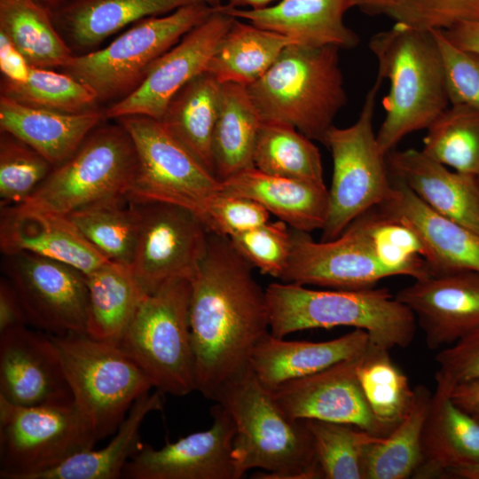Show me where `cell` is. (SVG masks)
Wrapping results in <instances>:
<instances>
[{"label": "cell", "mask_w": 479, "mask_h": 479, "mask_svg": "<svg viewBox=\"0 0 479 479\" xmlns=\"http://www.w3.org/2000/svg\"><path fill=\"white\" fill-rule=\"evenodd\" d=\"M230 239L210 232L191 279L190 326L196 391L214 400L249 367L251 353L270 333L265 289Z\"/></svg>", "instance_id": "1"}, {"label": "cell", "mask_w": 479, "mask_h": 479, "mask_svg": "<svg viewBox=\"0 0 479 479\" xmlns=\"http://www.w3.org/2000/svg\"><path fill=\"white\" fill-rule=\"evenodd\" d=\"M213 401L235 425L232 457L237 479L253 468L263 470L252 475L257 479L323 478L306 421L287 418L250 367L223 386Z\"/></svg>", "instance_id": "2"}, {"label": "cell", "mask_w": 479, "mask_h": 479, "mask_svg": "<svg viewBox=\"0 0 479 479\" xmlns=\"http://www.w3.org/2000/svg\"><path fill=\"white\" fill-rule=\"evenodd\" d=\"M368 47L378 76L389 83L385 118L376 134L387 155L408 134L427 129L450 105L444 63L434 32L395 24L373 35Z\"/></svg>", "instance_id": "3"}, {"label": "cell", "mask_w": 479, "mask_h": 479, "mask_svg": "<svg viewBox=\"0 0 479 479\" xmlns=\"http://www.w3.org/2000/svg\"><path fill=\"white\" fill-rule=\"evenodd\" d=\"M270 334L277 338L302 330L351 326L387 349L412 342L416 319L387 288L318 290L274 282L265 288Z\"/></svg>", "instance_id": "4"}, {"label": "cell", "mask_w": 479, "mask_h": 479, "mask_svg": "<svg viewBox=\"0 0 479 479\" xmlns=\"http://www.w3.org/2000/svg\"><path fill=\"white\" fill-rule=\"evenodd\" d=\"M339 48L286 47L268 71L247 87L263 121L294 127L325 145L347 104Z\"/></svg>", "instance_id": "5"}, {"label": "cell", "mask_w": 479, "mask_h": 479, "mask_svg": "<svg viewBox=\"0 0 479 479\" xmlns=\"http://www.w3.org/2000/svg\"><path fill=\"white\" fill-rule=\"evenodd\" d=\"M190 299L191 280L185 279L144 294L117 345L162 394L196 391Z\"/></svg>", "instance_id": "6"}, {"label": "cell", "mask_w": 479, "mask_h": 479, "mask_svg": "<svg viewBox=\"0 0 479 479\" xmlns=\"http://www.w3.org/2000/svg\"><path fill=\"white\" fill-rule=\"evenodd\" d=\"M51 337L74 404L95 441L116 432L133 404L153 388L148 378L116 345L86 334Z\"/></svg>", "instance_id": "7"}, {"label": "cell", "mask_w": 479, "mask_h": 479, "mask_svg": "<svg viewBox=\"0 0 479 479\" xmlns=\"http://www.w3.org/2000/svg\"><path fill=\"white\" fill-rule=\"evenodd\" d=\"M214 9L200 2L165 16L143 19L106 47L75 55L62 70L87 85L99 103L119 101L134 91L157 59Z\"/></svg>", "instance_id": "8"}, {"label": "cell", "mask_w": 479, "mask_h": 479, "mask_svg": "<svg viewBox=\"0 0 479 479\" xmlns=\"http://www.w3.org/2000/svg\"><path fill=\"white\" fill-rule=\"evenodd\" d=\"M137 168L134 144L124 127L118 122L99 124L20 206L67 216L102 200L128 196Z\"/></svg>", "instance_id": "9"}, {"label": "cell", "mask_w": 479, "mask_h": 479, "mask_svg": "<svg viewBox=\"0 0 479 479\" xmlns=\"http://www.w3.org/2000/svg\"><path fill=\"white\" fill-rule=\"evenodd\" d=\"M381 82L377 77L353 124L346 128L334 125L326 135L325 145L331 152L333 175L328 216L320 240L337 238L356 218L384 202L391 191L386 155L380 150L373 129Z\"/></svg>", "instance_id": "10"}, {"label": "cell", "mask_w": 479, "mask_h": 479, "mask_svg": "<svg viewBox=\"0 0 479 479\" xmlns=\"http://www.w3.org/2000/svg\"><path fill=\"white\" fill-rule=\"evenodd\" d=\"M116 122L130 134L137 154V174L128 197L177 205L192 211L203 222L208 200L222 190L221 181L160 120L129 115Z\"/></svg>", "instance_id": "11"}, {"label": "cell", "mask_w": 479, "mask_h": 479, "mask_svg": "<svg viewBox=\"0 0 479 479\" xmlns=\"http://www.w3.org/2000/svg\"><path fill=\"white\" fill-rule=\"evenodd\" d=\"M96 443L74 404L20 406L0 397L1 479H36Z\"/></svg>", "instance_id": "12"}, {"label": "cell", "mask_w": 479, "mask_h": 479, "mask_svg": "<svg viewBox=\"0 0 479 479\" xmlns=\"http://www.w3.org/2000/svg\"><path fill=\"white\" fill-rule=\"evenodd\" d=\"M132 200L138 232L130 268L142 293L151 294L174 279L191 280L208 248L210 232L205 224L177 205Z\"/></svg>", "instance_id": "13"}, {"label": "cell", "mask_w": 479, "mask_h": 479, "mask_svg": "<svg viewBox=\"0 0 479 479\" xmlns=\"http://www.w3.org/2000/svg\"><path fill=\"white\" fill-rule=\"evenodd\" d=\"M291 232V254L280 279L283 282L364 289L395 276L379 255L368 211L334 240L316 241L309 232L292 228Z\"/></svg>", "instance_id": "14"}, {"label": "cell", "mask_w": 479, "mask_h": 479, "mask_svg": "<svg viewBox=\"0 0 479 479\" xmlns=\"http://www.w3.org/2000/svg\"><path fill=\"white\" fill-rule=\"evenodd\" d=\"M3 276L16 291L28 326L54 336L86 334V275L31 253L4 255Z\"/></svg>", "instance_id": "15"}, {"label": "cell", "mask_w": 479, "mask_h": 479, "mask_svg": "<svg viewBox=\"0 0 479 479\" xmlns=\"http://www.w3.org/2000/svg\"><path fill=\"white\" fill-rule=\"evenodd\" d=\"M222 5L160 57L140 85L104 112L106 119L145 115L160 120L172 98L207 70L222 36L234 20Z\"/></svg>", "instance_id": "16"}, {"label": "cell", "mask_w": 479, "mask_h": 479, "mask_svg": "<svg viewBox=\"0 0 479 479\" xmlns=\"http://www.w3.org/2000/svg\"><path fill=\"white\" fill-rule=\"evenodd\" d=\"M363 353L271 389L276 404L292 420L348 424L376 436H387L394 428L374 416L357 378Z\"/></svg>", "instance_id": "17"}, {"label": "cell", "mask_w": 479, "mask_h": 479, "mask_svg": "<svg viewBox=\"0 0 479 479\" xmlns=\"http://www.w3.org/2000/svg\"><path fill=\"white\" fill-rule=\"evenodd\" d=\"M207 430L192 433L160 449L143 444L124 466L126 479H237L232 457L235 425L216 403Z\"/></svg>", "instance_id": "18"}, {"label": "cell", "mask_w": 479, "mask_h": 479, "mask_svg": "<svg viewBox=\"0 0 479 479\" xmlns=\"http://www.w3.org/2000/svg\"><path fill=\"white\" fill-rule=\"evenodd\" d=\"M0 397L20 406L74 404L50 334L27 326L0 334Z\"/></svg>", "instance_id": "19"}, {"label": "cell", "mask_w": 479, "mask_h": 479, "mask_svg": "<svg viewBox=\"0 0 479 479\" xmlns=\"http://www.w3.org/2000/svg\"><path fill=\"white\" fill-rule=\"evenodd\" d=\"M395 296L412 312L430 349L450 346L479 328V272H431Z\"/></svg>", "instance_id": "20"}, {"label": "cell", "mask_w": 479, "mask_h": 479, "mask_svg": "<svg viewBox=\"0 0 479 479\" xmlns=\"http://www.w3.org/2000/svg\"><path fill=\"white\" fill-rule=\"evenodd\" d=\"M0 248L3 255L26 252L56 260L85 275L108 262L67 216L20 205L1 208Z\"/></svg>", "instance_id": "21"}, {"label": "cell", "mask_w": 479, "mask_h": 479, "mask_svg": "<svg viewBox=\"0 0 479 479\" xmlns=\"http://www.w3.org/2000/svg\"><path fill=\"white\" fill-rule=\"evenodd\" d=\"M390 177L389 195L378 208L416 232L425 248L429 273L479 272V232L436 213L403 182Z\"/></svg>", "instance_id": "22"}, {"label": "cell", "mask_w": 479, "mask_h": 479, "mask_svg": "<svg viewBox=\"0 0 479 479\" xmlns=\"http://www.w3.org/2000/svg\"><path fill=\"white\" fill-rule=\"evenodd\" d=\"M391 177L436 213L479 232V179L433 160L421 150H391Z\"/></svg>", "instance_id": "23"}, {"label": "cell", "mask_w": 479, "mask_h": 479, "mask_svg": "<svg viewBox=\"0 0 479 479\" xmlns=\"http://www.w3.org/2000/svg\"><path fill=\"white\" fill-rule=\"evenodd\" d=\"M222 7L234 18L283 35L304 47L352 49L360 41L343 20L346 12L354 7L352 0H281L256 9Z\"/></svg>", "instance_id": "24"}, {"label": "cell", "mask_w": 479, "mask_h": 479, "mask_svg": "<svg viewBox=\"0 0 479 479\" xmlns=\"http://www.w3.org/2000/svg\"><path fill=\"white\" fill-rule=\"evenodd\" d=\"M435 380L422 431L421 459L413 478H444L453 468L479 464V420L453 402V385L439 377Z\"/></svg>", "instance_id": "25"}, {"label": "cell", "mask_w": 479, "mask_h": 479, "mask_svg": "<svg viewBox=\"0 0 479 479\" xmlns=\"http://www.w3.org/2000/svg\"><path fill=\"white\" fill-rule=\"evenodd\" d=\"M371 343L362 329L325 342L286 341L270 333L254 348L249 367L259 381L271 390L278 386L320 372L357 357Z\"/></svg>", "instance_id": "26"}, {"label": "cell", "mask_w": 479, "mask_h": 479, "mask_svg": "<svg viewBox=\"0 0 479 479\" xmlns=\"http://www.w3.org/2000/svg\"><path fill=\"white\" fill-rule=\"evenodd\" d=\"M222 191L249 198L290 228L322 230L329 210L326 185L265 174L255 168L221 181Z\"/></svg>", "instance_id": "27"}, {"label": "cell", "mask_w": 479, "mask_h": 479, "mask_svg": "<svg viewBox=\"0 0 479 479\" xmlns=\"http://www.w3.org/2000/svg\"><path fill=\"white\" fill-rule=\"evenodd\" d=\"M106 119L99 109L65 114L20 104L0 97V130L18 137L53 167L67 161Z\"/></svg>", "instance_id": "28"}, {"label": "cell", "mask_w": 479, "mask_h": 479, "mask_svg": "<svg viewBox=\"0 0 479 479\" xmlns=\"http://www.w3.org/2000/svg\"><path fill=\"white\" fill-rule=\"evenodd\" d=\"M200 2L206 0H72L51 13L64 39L89 51L128 25Z\"/></svg>", "instance_id": "29"}, {"label": "cell", "mask_w": 479, "mask_h": 479, "mask_svg": "<svg viewBox=\"0 0 479 479\" xmlns=\"http://www.w3.org/2000/svg\"><path fill=\"white\" fill-rule=\"evenodd\" d=\"M221 90L222 83L205 71L189 81L172 98L160 119L166 129L214 176L212 143Z\"/></svg>", "instance_id": "30"}, {"label": "cell", "mask_w": 479, "mask_h": 479, "mask_svg": "<svg viewBox=\"0 0 479 479\" xmlns=\"http://www.w3.org/2000/svg\"><path fill=\"white\" fill-rule=\"evenodd\" d=\"M86 334L118 345L144 294L129 266L108 261L86 275Z\"/></svg>", "instance_id": "31"}, {"label": "cell", "mask_w": 479, "mask_h": 479, "mask_svg": "<svg viewBox=\"0 0 479 479\" xmlns=\"http://www.w3.org/2000/svg\"><path fill=\"white\" fill-rule=\"evenodd\" d=\"M262 122L246 86L222 83L212 143L216 176L220 181L255 168L254 151Z\"/></svg>", "instance_id": "32"}, {"label": "cell", "mask_w": 479, "mask_h": 479, "mask_svg": "<svg viewBox=\"0 0 479 479\" xmlns=\"http://www.w3.org/2000/svg\"><path fill=\"white\" fill-rule=\"evenodd\" d=\"M164 394L141 396L131 406L114 436L103 448L79 452L36 479H118L127 461L143 444L139 430L145 417L162 409Z\"/></svg>", "instance_id": "33"}, {"label": "cell", "mask_w": 479, "mask_h": 479, "mask_svg": "<svg viewBox=\"0 0 479 479\" xmlns=\"http://www.w3.org/2000/svg\"><path fill=\"white\" fill-rule=\"evenodd\" d=\"M290 44L294 43L283 35L235 18L217 43L206 71L221 83L247 87L260 79Z\"/></svg>", "instance_id": "34"}, {"label": "cell", "mask_w": 479, "mask_h": 479, "mask_svg": "<svg viewBox=\"0 0 479 479\" xmlns=\"http://www.w3.org/2000/svg\"><path fill=\"white\" fill-rule=\"evenodd\" d=\"M0 31L32 67L62 69L75 56L51 12L35 0H0Z\"/></svg>", "instance_id": "35"}, {"label": "cell", "mask_w": 479, "mask_h": 479, "mask_svg": "<svg viewBox=\"0 0 479 479\" xmlns=\"http://www.w3.org/2000/svg\"><path fill=\"white\" fill-rule=\"evenodd\" d=\"M432 393L414 388L412 405L402 421L387 436L364 449V479L412 477L421 459V436Z\"/></svg>", "instance_id": "36"}, {"label": "cell", "mask_w": 479, "mask_h": 479, "mask_svg": "<svg viewBox=\"0 0 479 479\" xmlns=\"http://www.w3.org/2000/svg\"><path fill=\"white\" fill-rule=\"evenodd\" d=\"M67 216L108 261L130 267L137 239L138 216L128 196L102 200Z\"/></svg>", "instance_id": "37"}, {"label": "cell", "mask_w": 479, "mask_h": 479, "mask_svg": "<svg viewBox=\"0 0 479 479\" xmlns=\"http://www.w3.org/2000/svg\"><path fill=\"white\" fill-rule=\"evenodd\" d=\"M253 161L265 174L325 185L318 148L289 124L263 121Z\"/></svg>", "instance_id": "38"}, {"label": "cell", "mask_w": 479, "mask_h": 479, "mask_svg": "<svg viewBox=\"0 0 479 479\" xmlns=\"http://www.w3.org/2000/svg\"><path fill=\"white\" fill-rule=\"evenodd\" d=\"M421 151L460 173L479 178V111L449 105L426 129Z\"/></svg>", "instance_id": "39"}, {"label": "cell", "mask_w": 479, "mask_h": 479, "mask_svg": "<svg viewBox=\"0 0 479 479\" xmlns=\"http://www.w3.org/2000/svg\"><path fill=\"white\" fill-rule=\"evenodd\" d=\"M389 352V349L371 342L360 357L357 378L374 416L395 428L412 405L414 389Z\"/></svg>", "instance_id": "40"}, {"label": "cell", "mask_w": 479, "mask_h": 479, "mask_svg": "<svg viewBox=\"0 0 479 479\" xmlns=\"http://www.w3.org/2000/svg\"><path fill=\"white\" fill-rule=\"evenodd\" d=\"M1 95L23 105L65 114L94 111L99 104L94 92L72 75L32 66L26 82L3 78Z\"/></svg>", "instance_id": "41"}, {"label": "cell", "mask_w": 479, "mask_h": 479, "mask_svg": "<svg viewBox=\"0 0 479 479\" xmlns=\"http://www.w3.org/2000/svg\"><path fill=\"white\" fill-rule=\"evenodd\" d=\"M316 460L326 479H364L365 447L380 437L355 426L305 420Z\"/></svg>", "instance_id": "42"}, {"label": "cell", "mask_w": 479, "mask_h": 479, "mask_svg": "<svg viewBox=\"0 0 479 479\" xmlns=\"http://www.w3.org/2000/svg\"><path fill=\"white\" fill-rule=\"evenodd\" d=\"M53 165L28 145L4 131L0 136V206L24 203Z\"/></svg>", "instance_id": "43"}, {"label": "cell", "mask_w": 479, "mask_h": 479, "mask_svg": "<svg viewBox=\"0 0 479 479\" xmlns=\"http://www.w3.org/2000/svg\"><path fill=\"white\" fill-rule=\"evenodd\" d=\"M291 228L284 222H267L230 237L236 250L263 274L280 279L291 254Z\"/></svg>", "instance_id": "44"}, {"label": "cell", "mask_w": 479, "mask_h": 479, "mask_svg": "<svg viewBox=\"0 0 479 479\" xmlns=\"http://www.w3.org/2000/svg\"><path fill=\"white\" fill-rule=\"evenodd\" d=\"M387 16L401 26L445 31L479 22V0H401Z\"/></svg>", "instance_id": "45"}, {"label": "cell", "mask_w": 479, "mask_h": 479, "mask_svg": "<svg viewBox=\"0 0 479 479\" xmlns=\"http://www.w3.org/2000/svg\"><path fill=\"white\" fill-rule=\"evenodd\" d=\"M270 216L255 200L221 190L208 200L203 222L209 232L230 238L269 222Z\"/></svg>", "instance_id": "46"}, {"label": "cell", "mask_w": 479, "mask_h": 479, "mask_svg": "<svg viewBox=\"0 0 479 479\" xmlns=\"http://www.w3.org/2000/svg\"><path fill=\"white\" fill-rule=\"evenodd\" d=\"M433 32L444 63L450 105L479 111V54L457 47L441 30Z\"/></svg>", "instance_id": "47"}, {"label": "cell", "mask_w": 479, "mask_h": 479, "mask_svg": "<svg viewBox=\"0 0 479 479\" xmlns=\"http://www.w3.org/2000/svg\"><path fill=\"white\" fill-rule=\"evenodd\" d=\"M436 360L438 370L435 377L453 386L479 381V328L442 349Z\"/></svg>", "instance_id": "48"}, {"label": "cell", "mask_w": 479, "mask_h": 479, "mask_svg": "<svg viewBox=\"0 0 479 479\" xmlns=\"http://www.w3.org/2000/svg\"><path fill=\"white\" fill-rule=\"evenodd\" d=\"M28 326L21 302L9 280L0 279V334Z\"/></svg>", "instance_id": "49"}, {"label": "cell", "mask_w": 479, "mask_h": 479, "mask_svg": "<svg viewBox=\"0 0 479 479\" xmlns=\"http://www.w3.org/2000/svg\"><path fill=\"white\" fill-rule=\"evenodd\" d=\"M31 66L10 39L0 31V70L3 77L14 82H26Z\"/></svg>", "instance_id": "50"}, {"label": "cell", "mask_w": 479, "mask_h": 479, "mask_svg": "<svg viewBox=\"0 0 479 479\" xmlns=\"http://www.w3.org/2000/svg\"><path fill=\"white\" fill-rule=\"evenodd\" d=\"M442 32L457 47L479 54V22L462 23Z\"/></svg>", "instance_id": "51"}, {"label": "cell", "mask_w": 479, "mask_h": 479, "mask_svg": "<svg viewBox=\"0 0 479 479\" xmlns=\"http://www.w3.org/2000/svg\"><path fill=\"white\" fill-rule=\"evenodd\" d=\"M451 396L453 402L466 412L479 413V381L455 385Z\"/></svg>", "instance_id": "52"}, {"label": "cell", "mask_w": 479, "mask_h": 479, "mask_svg": "<svg viewBox=\"0 0 479 479\" xmlns=\"http://www.w3.org/2000/svg\"><path fill=\"white\" fill-rule=\"evenodd\" d=\"M354 7L368 15H388L401 0H352Z\"/></svg>", "instance_id": "53"}, {"label": "cell", "mask_w": 479, "mask_h": 479, "mask_svg": "<svg viewBox=\"0 0 479 479\" xmlns=\"http://www.w3.org/2000/svg\"><path fill=\"white\" fill-rule=\"evenodd\" d=\"M444 478L479 479V464L465 465L450 470Z\"/></svg>", "instance_id": "54"}, {"label": "cell", "mask_w": 479, "mask_h": 479, "mask_svg": "<svg viewBox=\"0 0 479 479\" xmlns=\"http://www.w3.org/2000/svg\"><path fill=\"white\" fill-rule=\"evenodd\" d=\"M273 0H227L225 6L229 8L251 7L252 9L263 8L267 6Z\"/></svg>", "instance_id": "55"}, {"label": "cell", "mask_w": 479, "mask_h": 479, "mask_svg": "<svg viewBox=\"0 0 479 479\" xmlns=\"http://www.w3.org/2000/svg\"><path fill=\"white\" fill-rule=\"evenodd\" d=\"M50 12H53L59 8L63 7L72 0H35Z\"/></svg>", "instance_id": "56"}, {"label": "cell", "mask_w": 479, "mask_h": 479, "mask_svg": "<svg viewBox=\"0 0 479 479\" xmlns=\"http://www.w3.org/2000/svg\"><path fill=\"white\" fill-rule=\"evenodd\" d=\"M222 0H206V3L213 8L220 7Z\"/></svg>", "instance_id": "57"}, {"label": "cell", "mask_w": 479, "mask_h": 479, "mask_svg": "<svg viewBox=\"0 0 479 479\" xmlns=\"http://www.w3.org/2000/svg\"><path fill=\"white\" fill-rule=\"evenodd\" d=\"M473 415L479 420V413H474Z\"/></svg>", "instance_id": "58"}, {"label": "cell", "mask_w": 479, "mask_h": 479, "mask_svg": "<svg viewBox=\"0 0 479 479\" xmlns=\"http://www.w3.org/2000/svg\"><path fill=\"white\" fill-rule=\"evenodd\" d=\"M479 179V178H478Z\"/></svg>", "instance_id": "59"}]
</instances>
